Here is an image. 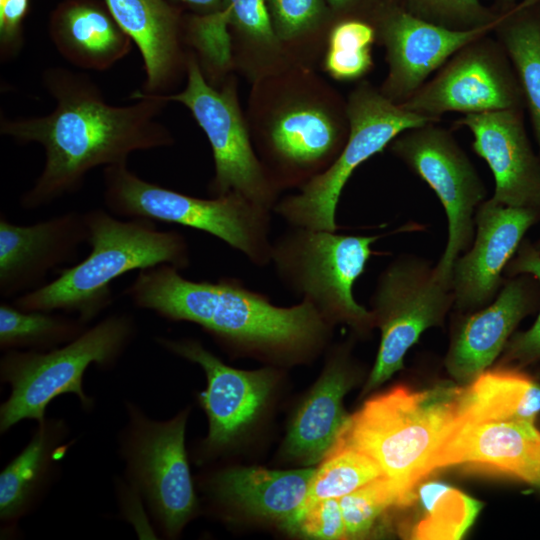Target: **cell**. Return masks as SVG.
Returning <instances> with one entry per match:
<instances>
[{
    "instance_id": "d6986e66",
    "label": "cell",
    "mask_w": 540,
    "mask_h": 540,
    "mask_svg": "<svg viewBox=\"0 0 540 540\" xmlns=\"http://www.w3.org/2000/svg\"><path fill=\"white\" fill-rule=\"evenodd\" d=\"M88 241L85 212L69 211L31 225L0 215V296L35 290L47 274L73 260Z\"/></svg>"
},
{
    "instance_id": "44dd1931",
    "label": "cell",
    "mask_w": 540,
    "mask_h": 540,
    "mask_svg": "<svg viewBox=\"0 0 540 540\" xmlns=\"http://www.w3.org/2000/svg\"><path fill=\"white\" fill-rule=\"evenodd\" d=\"M540 284L529 274L506 278L487 306L462 315L446 358L449 373L471 382L502 353L518 324L537 311Z\"/></svg>"
},
{
    "instance_id": "ab89813d",
    "label": "cell",
    "mask_w": 540,
    "mask_h": 540,
    "mask_svg": "<svg viewBox=\"0 0 540 540\" xmlns=\"http://www.w3.org/2000/svg\"><path fill=\"white\" fill-rule=\"evenodd\" d=\"M336 20L359 17L368 20L372 12L385 0H325Z\"/></svg>"
},
{
    "instance_id": "d6a6232c",
    "label": "cell",
    "mask_w": 540,
    "mask_h": 540,
    "mask_svg": "<svg viewBox=\"0 0 540 540\" xmlns=\"http://www.w3.org/2000/svg\"><path fill=\"white\" fill-rule=\"evenodd\" d=\"M419 497L425 516L416 527L417 539H459L481 508L477 500L440 482L424 484Z\"/></svg>"
},
{
    "instance_id": "484cf974",
    "label": "cell",
    "mask_w": 540,
    "mask_h": 540,
    "mask_svg": "<svg viewBox=\"0 0 540 540\" xmlns=\"http://www.w3.org/2000/svg\"><path fill=\"white\" fill-rule=\"evenodd\" d=\"M49 35L66 61L94 71L108 70L132 46L104 0L62 1L51 13Z\"/></svg>"
},
{
    "instance_id": "9a60e30c",
    "label": "cell",
    "mask_w": 540,
    "mask_h": 540,
    "mask_svg": "<svg viewBox=\"0 0 540 540\" xmlns=\"http://www.w3.org/2000/svg\"><path fill=\"white\" fill-rule=\"evenodd\" d=\"M495 22L474 29L456 30L418 18L395 0H385L370 15L377 43L385 49L387 75L379 87L390 101L402 104L468 43L493 33Z\"/></svg>"
},
{
    "instance_id": "603a6c76",
    "label": "cell",
    "mask_w": 540,
    "mask_h": 540,
    "mask_svg": "<svg viewBox=\"0 0 540 540\" xmlns=\"http://www.w3.org/2000/svg\"><path fill=\"white\" fill-rule=\"evenodd\" d=\"M316 467L270 470L231 467L212 473L204 488L219 507L275 521L287 531L305 504Z\"/></svg>"
},
{
    "instance_id": "f546056e",
    "label": "cell",
    "mask_w": 540,
    "mask_h": 540,
    "mask_svg": "<svg viewBox=\"0 0 540 540\" xmlns=\"http://www.w3.org/2000/svg\"><path fill=\"white\" fill-rule=\"evenodd\" d=\"M274 32L295 66L323 57L336 18L325 0H267Z\"/></svg>"
},
{
    "instance_id": "8d00e7d4",
    "label": "cell",
    "mask_w": 540,
    "mask_h": 540,
    "mask_svg": "<svg viewBox=\"0 0 540 540\" xmlns=\"http://www.w3.org/2000/svg\"><path fill=\"white\" fill-rule=\"evenodd\" d=\"M412 15L456 30H468L491 24L497 13L481 0H395Z\"/></svg>"
},
{
    "instance_id": "e0dca14e",
    "label": "cell",
    "mask_w": 540,
    "mask_h": 540,
    "mask_svg": "<svg viewBox=\"0 0 540 540\" xmlns=\"http://www.w3.org/2000/svg\"><path fill=\"white\" fill-rule=\"evenodd\" d=\"M540 222V212L483 201L475 213V235L471 247L455 261L451 286L453 307L472 312L490 304L506 278L504 270L527 231Z\"/></svg>"
},
{
    "instance_id": "60d3db41",
    "label": "cell",
    "mask_w": 540,
    "mask_h": 540,
    "mask_svg": "<svg viewBox=\"0 0 540 540\" xmlns=\"http://www.w3.org/2000/svg\"><path fill=\"white\" fill-rule=\"evenodd\" d=\"M194 11V15L204 16L221 10L224 0H176Z\"/></svg>"
},
{
    "instance_id": "e575fe53",
    "label": "cell",
    "mask_w": 540,
    "mask_h": 540,
    "mask_svg": "<svg viewBox=\"0 0 540 540\" xmlns=\"http://www.w3.org/2000/svg\"><path fill=\"white\" fill-rule=\"evenodd\" d=\"M338 499L346 539L366 536L388 508L408 505L400 492L383 476Z\"/></svg>"
},
{
    "instance_id": "f1b7e54d",
    "label": "cell",
    "mask_w": 540,
    "mask_h": 540,
    "mask_svg": "<svg viewBox=\"0 0 540 540\" xmlns=\"http://www.w3.org/2000/svg\"><path fill=\"white\" fill-rule=\"evenodd\" d=\"M493 34L503 46L528 108L540 157V8L521 0L504 13Z\"/></svg>"
},
{
    "instance_id": "30bf717a",
    "label": "cell",
    "mask_w": 540,
    "mask_h": 540,
    "mask_svg": "<svg viewBox=\"0 0 540 540\" xmlns=\"http://www.w3.org/2000/svg\"><path fill=\"white\" fill-rule=\"evenodd\" d=\"M348 139L333 164L276 203L273 212L290 226L336 231V209L354 170L405 130L440 119L408 111L386 98L379 87L362 80L347 98Z\"/></svg>"
},
{
    "instance_id": "7a4b0ae2",
    "label": "cell",
    "mask_w": 540,
    "mask_h": 540,
    "mask_svg": "<svg viewBox=\"0 0 540 540\" xmlns=\"http://www.w3.org/2000/svg\"><path fill=\"white\" fill-rule=\"evenodd\" d=\"M132 304L174 322L200 326L222 347L277 361L295 362L318 353L331 324L307 300L290 307L233 277L192 281L169 264L139 270L124 290Z\"/></svg>"
},
{
    "instance_id": "d590c367",
    "label": "cell",
    "mask_w": 540,
    "mask_h": 540,
    "mask_svg": "<svg viewBox=\"0 0 540 540\" xmlns=\"http://www.w3.org/2000/svg\"><path fill=\"white\" fill-rule=\"evenodd\" d=\"M529 274L540 284V253L533 242L524 238L504 270V277ZM502 361L514 368H523L540 361V305L533 325L513 334L503 349Z\"/></svg>"
},
{
    "instance_id": "5b68a950",
    "label": "cell",
    "mask_w": 540,
    "mask_h": 540,
    "mask_svg": "<svg viewBox=\"0 0 540 540\" xmlns=\"http://www.w3.org/2000/svg\"><path fill=\"white\" fill-rule=\"evenodd\" d=\"M463 394L464 388L453 384L422 391L394 387L350 415L335 445L371 457L410 504L414 487L433 472V462L460 416Z\"/></svg>"
},
{
    "instance_id": "ac0fdd59",
    "label": "cell",
    "mask_w": 540,
    "mask_h": 540,
    "mask_svg": "<svg viewBox=\"0 0 540 540\" xmlns=\"http://www.w3.org/2000/svg\"><path fill=\"white\" fill-rule=\"evenodd\" d=\"M473 136L472 149L494 177L495 203L540 212V157L528 139L523 108L466 114L454 122Z\"/></svg>"
},
{
    "instance_id": "52a82bcc",
    "label": "cell",
    "mask_w": 540,
    "mask_h": 540,
    "mask_svg": "<svg viewBox=\"0 0 540 540\" xmlns=\"http://www.w3.org/2000/svg\"><path fill=\"white\" fill-rule=\"evenodd\" d=\"M103 199L127 219L182 225L206 232L241 252L252 264L271 262V210L237 193L199 198L144 180L127 163L104 167Z\"/></svg>"
},
{
    "instance_id": "b9f144b4",
    "label": "cell",
    "mask_w": 540,
    "mask_h": 540,
    "mask_svg": "<svg viewBox=\"0 0 540 540\" xmlns=\"http://www.w3.org/2000/svg\"><path fill=\"white\" fill-rule=\"evenodd\" d=\"M517 2L518 0H493L492 8L497 13H506L511 10Z\"/></svg>"
},
{
    "instance_id": "277c9868",
    "label": "cell",
    "mask_w": 540,
    "mask_h": 540,
    "mask_svg": "<svg viewBox=\"0 0 540 540\" xmlns=\"http://www.w3.org/2000/svg\"><path fill=\"white\" fill-rule=\"evenodd\" d=\"M85 216L91 248L86 258L59 270L49 283L17 296L15 306L75 313L88 324L112 304L111 284L122 275L162 264L180 271L190 266V247L179 232L161 231L147 219L122 220L103 208Z\"/></svg>"
},
{
    "instance_id": "4dcf8cb0",
    "label": "cell",
    "mask_w": 540,
    "mask_h": 540,
    "mask_svg": "<svg viewBox=\"0 0 540 540\" xmlns=\"http://www.w3.org/2000/svg\"><path fill=\"white\" fill-rule=\"evenodd\" d=\"M87 327L77 317L0 303V349L4 352L48 351L74 340Z\"/></svg>"
},
{
    "instance_id": "5bb4252c",
    "label": "cell",
    "mask_w": 540,
    "mask_h": 540,
    "mask_svg": "<svg viewBox=\"0 0 540 540\" xmlns=\"http://www.w3.org/2000/svg\"><path fill=\"white\" fill-rule=\"evenodd\" d=\"M487 34L458 50L409 99L404 109L435 119L447 112L478 114L525 107L513 66Z\"/></svg>"
},
{
    "instance_id": "9c48e42d",
    "label": "cell",
    "mask_w": 540,
    "mask_h": 540,
    "mask_svg": "<svg viewBox=\"0 0 540 540\" xmlns=\"http://www.w3.org/2000/svg\"><path fill=\"white\" fill-rule=\"evenodd\" d=\"M127 422L119 434V453L128 485L140 496L165 538L178 537L198 513L185 433L190 408L159 421L125 401Z\"/></svg>"
},
{
    "instance_id": "1f68e13d",
    "label": "cell",
    "mask_w": 540,
    "mask_h": 540,
    "mask_svg": "<svg viewBox=\"0 0 540 540\" xmlns=\"http://www.w3.org/2000/svg\"><path fill=\"white\" fill-rule=\"evenodd\" d=\"M374 25L364 18L345 17L331 27L322 57L324 71L338 81H357L373 68Z\"/></svg>"
},
{
    "instance_id": "6da1fadb",
    "label": "cell",
    "mask_w": 540,
    "mask_h": 540,
    "mask_svg": "<svg viewBox=\"0 0 540 540\" xmlns=\"http://www.w3.org/2000/svg\"><path fill=\"white\" fill-rule=\"evenodd\" d=\"M42 78L55 100L51 113L0 119L2 135L19 144H39L44 150L40 175L20 197L23 209H39L75 193L97 167L125 164L134 152L174 143L172 133L158 119L169 102L163 95L136 91L135 103L115 106L83 73L50 67Z\"/></svg>"
},
{
    "instance_id": "8992f818",
    "label": "cell",
    "mask_w": 540,
    "mask_h": 540,
    "mask_svg": "<svg viewBox=\"0 0 540 540\" xmlns=\"http://www.w3.org/2000/svg\"><path fill=\"white\" fill-rule=\"evenodd\" d=\"M137 332L132 315L117 313L87 327L60 347L4 352L0 380L10 387V394L0 406V433L5 434L23 420L42 422L49 403L63 394L75 395L84 410H92L94 399L83 388L86 370L91 365L113 368Z\"/></svg>"
},
{
    "instance_id": "f35d334b",
    "label": "cell",
    "mask_w": 540,
    "mask_h": 540,
    "mask_svg": "<svg viewBox=\"0 0 540 540\" xmlns=\"http://www.w3.org/2000/svg\"><path fill=\"white\" fill-rule=\"evenodd\" d=\"M29 0H0V51L2 58L18 53Z\"/></svg>"
},
{
    "instance_id": "7bdbcfd3",
    "label": "cell",
    "mask_w": 540,
    "mask_h": 540,
    "mask_svg": "<svg viewBox=\"0 0 540 540\" xmlns=\"http://www.w3.org/2000/svg\"><path fill=\"white\" fill-rule=\"evenodd\" d=\"M536 250L540 253V236L536 242L533 243Z\"/></svg>"
},
{
    "instance_id": "d4e9b609",
    "label": "cell",
    "mask_w": 540,
    "mask_h": 540,
    "mask_svg": "<svg viewBox=\"0 0 540 540\" xmlns=\"http://www.w3.org/2000/svg\"><path fill=\"white\" fill-rule=\"evenodd\" d=\"M70 428L64 419L37 423L26 446L0 473L1 536H13L19 521L44 499L60 473Z\"/></svg>"
},
{
    "instance_id": "ee69618b",
    "label": "cell",
    "mask_w": 540,
    "mask_h": 540,
    "mask_svg": "<svg viewBox=\"0 0 540 540\" xmlns=\"http://www.w3.org/2000/svg\"><path fill=\"white\" fill-rule=\"evenodd\" d=\"M538 2H539V8H540V0H538Z\"/></svg>"
},
{
    "instance_id": "8fae6325",
    "label": "cell",
    "mask_w": 540,
    "mask_h": 540,
    "mask_svg": "<svg viewBox=\"0 0 540 540\" xmlns=\"http://www.w3.org/2000/svg\"><path fill=\"white\" fill-rule=\"evenodd\" d=\"M163 96L184 105L208 139L214 161V176L208 186L211 197L237 193L273 211L281 192L256 154L235 78L229 75L221 87L211 84L191 52L185 87Z\"/></svg>"
},
{
    "instance_id": "836d02e7",
    "label": "cell",
    "mask_w": 540,
    "mask_h": 540,
    "mask_svg": "<svg viewBox=\"0 0 540 540\" xmlns=\"http://www.w3.org/2000/svg\"><path fill=\"white\" fill-rule=\"evenodd\" d=\"M382 476L380 467L365 453L335 445L316 468L304 505L340 498Z\"/></svg>"
},
{
    "instance_id": "ba28073f",
    "label": "cell",
    "mask_w": 540,
    "mask_h": 540,
    "mask_svg": "<svg viewBox=\"0 0 540 540\" xmlns=\"http://www.w3.org/2000/svg\"><path fill=\"white\" fill-rule=\"evenodd\" d=\"M378 238L291 226L273 240L270 264L284 287L312 303L331 325L346 323L364 332L374 320L354 299L353 286Z\"/></svg>"
},
{
    "instance_id": "3957f363",
    "label": "cell",
    "mask_w": 540,
    "mask_h": 540,
    "mask_svg": "<svg viewBox=\"0 0 540 540\" xmlns=\"http://www.w3.org/2000/svg\"><path fill=\"white\" fill-rule=\"evenodd\" d=\"M246 120L258 158L281 192L326 171L350 132L347 100L311 67L252 83Z\"/></svg>"
},
{
    "instance_id": "cb8c5ba5",
    "label": "cell",
    "mask_w": 540,
    "mask_h": 540,
    "mask_svg": "<svg viewBox=\"0 0 540 540\" xmlns=\"http://www.w3.org/2000/svg\"><path fill=\"white\" fill-rule=\"evenodd\" d=\"M352 382L347 351L339 347L294 413L282 445L286 459L312 466L325 458L349 420L343 399Z\"/></svg>"
},
{
    "instance_id": "7402d4cb",
    "label": "cell",
    "mask_w": 540,
    "mask_h": 540,
    "mask_svg": "<svg viewBox=\"0 0 540 540\" xmlns=\"http://www.w3.org/2000/svg\"><path fill=\"white\" fill-rule=\"evenodd\" d=\"M142 56L146 79L140 92L168 95L186 76L189 53L178 9L168 0H104Z\"/></svg>"
},
{
    "instance_id": "2e32d148",
    "label": "cell",
    "mask_w": 540,
    "mask_h": 540,
    "mask_svg": "<svg viewBox=\"0 0 540 540\" xmlns=\"http://www.w3.org/2000/svg\"><path fill=\"white\" fill-rule=\"evenodd\" d=\"M155 342L203 370L207 385L198 394V401L209 424L202 441L203 458L226 451L265 408L276 382L275 372L231 367L196 339L156 336Z\"/></svg>"
},
{
    "instance_id": "ffe728a7",
    "label": "cell",
    "mask_w": 540,
    "mask_h": 540,
    "mask_svg": "<svg viewBox=\"0 0 540 540\" xmlns=\"http://www.w3.org/2000/svg\"><path fill=\"white\" fill-rule=\"evenodd\" d=\"M467 465L540 487V430L525 420H474L459 416L433 471Z\"/></svg>"
},
{
    "instance_id": "7c38bea8",
    "label": "cell",
    "mask_w": 540,
    "mask_h": 540,
    "mask_svg": "<svg viewBox=\"0 0 540 540\" xmlns=\"http://www.w3.org/2000/svg\"><path fill=\"white\" fill-rule=\"evenodd\" d=\"M381 339L364 393L379 387L404 367L407 351L423 332L441 326L454 305L452 286L425 258L402 254L378 276L370 299Z\"/></svg>"
},
{
    "instance_id": "74e56055",
    "label": "cell",
    "mask_w": 540,
    "mask_h": 540,
    "mask_svg": "<svg viewBox=\"0 0 540 540\" xmlns=\"http://www.w3.org/2000/svg\"><path fill=\"white\" fill-rule=\"evenodd\" d=\"M289 532L311 539H346L339 499L326 498L304 505Z\"/></svg>"
},
{
    "instance_id": "4fadbf2b",
    "label": "cell",
    "mask_w": 540,
    "mask_h": 540,
    "mask_svg": "<svg viewBox=\"0 0 540 540\" xmlns=\"http://www.w3.org/2000/svg\"><path fill=\"white\" fill-rule=\"evenodd\" d=\"M438 123L405 130L388 148L428 184L445 210L447 243L435 265V272L441 280L451 284L455 261L472 245L475 213L486 200V188L451 132Z\"/></svg>"
},
{
    "instance_id": "83f0119b",
    "label": "cell",
    "mask_w": 540,
    "mask_h": 540,
    "mask_svg": "<svg viewBox=\"0 0 540 540\" xmlns=\"http://www.w3.org/2000/svg\"><path fill=\"white\" fill-rule=\"evenodd\" d=\"M539 413L540 382L518 368L485 370L464 388V418L535 422Z\"/></svg>"
},
{
    "instance_id": "4316f807",
    "label": "cell",
    "mask_w": 540,
    "mask_h": 540,
    "mask_svg": "<svg viewBox=\"0 0 540 540\" xmlns=\"http://www.w3.org/2000/svg\"><path fill=\"white\" fill-rule=\"evenodd\" d=\"M232 67L252 83L295 66L279 42L267 0H224Z\"/></svg>"
}]
</instances>
